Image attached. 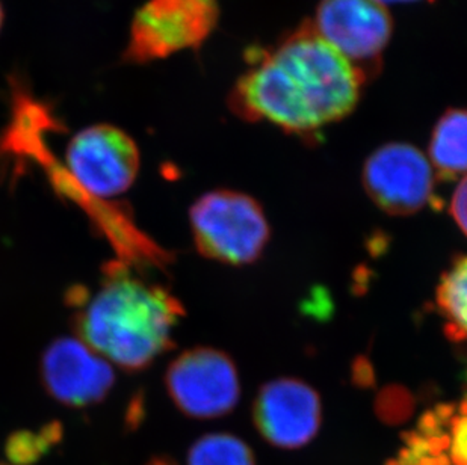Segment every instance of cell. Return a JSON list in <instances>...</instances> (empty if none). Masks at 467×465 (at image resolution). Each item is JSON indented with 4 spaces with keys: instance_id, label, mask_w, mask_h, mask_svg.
I'll return each mask as SVG.
<instances>
[{
    "instance_id": "1",
    "label": "cell",
    "mask_w": 467,
    "mask_h": 465,
    "mask_svg": "<svg viewBox=\"0 0 467 465\" xmlns=\"http://www.w3.org/2000/svg\"><path fill=\"white\" fill-rule=\"evenodd\" d=\"M247 70L227 96V106L248 123L277 126L312 140L353 114L366 80L306 20L274 45L245 52Z\"/></svg>"
},
{
    "instance_id": "2",
    "label": "cell",
    "mask_w": 467,
    "mask_h": 465,
    "mask_svg": "<svg viewBox=\"0 0 467 465\" xmlns=\"http://www.w3.org/2000/svg\"><path fill=\"white\" fill-rule=\"evenodd\" d=\"M75 333L110 365L141 372L174 345L172 334L185 315L181 301L162 285L117 266L93 294H73Z\"/></svg>"
},
{
    "instance_id": "3",
    "label": "cell",
    "mask_w": 467,
    "mask_h": 465,
    "mask_svg": "<svg viewBox=\"0 0 467 465\" xmlns=\"http://www.w3.org/2000/svg\"><path fill=\"white\" fill-rule=\"evenodd\" d=\"M190 221L200 254L221 264H253L268 243L264 211L243 192L216 189L204 193L191 207Z\"/></svg>"
},
{
    "instance_id": "4",
    "label": "cell",
    "mask_w": 467,
    "mask_h": 465,
    "mask_svg": "<svg viewBox=\"0 0 467 465\" xmlns=\"http://www.w3.org/2000/svg\"><path fill=\"white\" fill-rule=\"evenodd\" d=\"M218 22V0H147L133 16L121 61L149 66L176 53L199 52Z\"/></svg>"
},
{
    "instance_id": "5",
    "label": "cell",
    "mask_w": 467,
    "mask_h": 465,
    "mask_svg": "<svg viewBox=\"0 0 467 465\" xmlns=\"http://www.w3.org/2000/svg\"><path fill=\"white\" fill-rule=\"evenodd\" d=\"M310 22L366 82L379 75L393 34L392 16L384 5L377 0H321Z\"/></svg>"
},
{
    "instance_id": "6",
    "label": "cell",
    "mask_w": 467,
    "mask_h": 465,
    "mask_svg": "<svg viewBox=\"0 0 467 465\" xmlns=\"http://www.w3.org/2000/svg\"><path fill=\"white\" fill-rule=\"evenodd\" d=\"M67 174L94 198H115L137 181L141 154L137 142L112 124H93L71 138L66 150Z\"/></svg>"
},
{
    "instance_id": "7",
    "label": "cell",
    "mask_w": 467,
    "mask_h": 465,
    "mask_svg": "<svg viewBox=\"0 0 467 465\" xmlns=\"http://www.w3.org/2000/svg\"><path fill=\"white\" fill-rule=\"evenodd\" d=\"M165 388L179 411L200 420L229 414L241 396L236 366L213 347L182 352L168 366Z\"/></svg>"
},
{
    "instance_id": "8",
    "label": "cell",
    "mask_w": 467,
    "mask_h": 465,
    "mask_svg": "<svg viewBox=\"0 0 467 465\" xmlns=\"http://www.w3.org/2000/svg\"><path fill=\"white\" fill-rule=\"evenodd\" d=\"M363 185L379 209L392 215H411L431 200L434 170L415 145L389 142L366 159Z\"/></svg>"
},
{
    "instance_id": "9",
    "label": "cell",
    "mask_w": 467,
    "mask_h": 465,
    "mask_svg": "<svg viewBox=\"0 0 467 465\" xmlns=\"http://www.w3.org/2000/svg\"><path fill=\"white\" fill-rule=\"evenodd\" d=\"M40 379L57 404L88 408L103 402L114 388L115 370L78 336H62L46 346Z\"/></svg>"
},
{
    "instance_id": "10",
    "label": "cell",
    "mask_w": 467,
    "mask_h": 465,
    "mask_svg": "<svg viewBox=\"0 0 467 465\" xmlns=\"http://www.w3.org/2000/svg\"><path fill=\"white\" fill-rule=\"evenodd\" d=\"M253 418L260 435L275 448H303L321 428V399L306 382L275 379L260 388Z\"/></svg>"
},
{
    "instance_id": "11",
    "label": "cell",
    "mask_w": 467,
    "mask_h": 465,
    "mask_svg": "<svg viewBox=\"0 0 467 465\" xmlns=\"http://www.w3.org/2000/svg\"><path fill=\"white\" fill-rule=\"evenodd\" d=\"M401 460V465H467V398L425 414Z\"/></svg>"
},
{
    "instance_id": "12",
    "label": "cell",
    "mask_w": 467,
    "mask_h": 465,
    "mask_svg": "<svg viewBox=\"0 0 467 465\" xmlns=\"http://www.w3.org/2000/svg\"><path fill=\"white\" fill-rule=\"evenodd\" d=\"M432 170L445 181L467 177V109L451 108L437 119L430 140Z\"/></svg>"
},
{
    "instance_id": "13",
    "label": "cell",
    "mask_w": 467,
    "mask_h": 465,
    "mask_svg": "<svg viewBox=\"0 0 467 465\" xmlns=\"http://www.w3.org/2000/svg\"><path fill=\"white\" fill-rule=\"evenodd\" d=\"M437 308L452 340H467V255L455 260L437 287Z\"/></svg>"
},
{
    "instance_id": "14",
    "label": "cell",
    "mask_w": 467,
    "mask_h": 465,
    "mask_svg": "<svg viewBox=\"0 0 467 465\" xmlns=\"http://www.w3.org/2000/svg\"><path fill=\"white\" fill-rule=\"evenodd\" d=\"M188 465H256L252 449L230 434H208L197 439L188 453Z\"/></svg>"
},
{
    "instance_id": "15",
    "label": "cell",
    "mask_w": 467,
    "mask_h": 465,
    "mask_svg": "<svg viewBox=\"0 0 467 465\" xmlns=\"http://www.w3.org/2000/svg\"><path fill=\"white\" fill-rule=\"evenodd\" d=\"M451 212H452L455 222L460 225V229L467 234V177H464L455 191Z\"/></svg>"
},
{
    "instance_id": "16",
    "label": "cell",
    "mask_w": 467,
    "mask_h": 465,
    "mask_svg": "<svg viewBox=\"0 0 467 465\" xmlns=\"http://www.w3.org/2000/svg\"><path fill=\"white\" fill-rule=\"evenodd\" d=\"M379 4L384 5H397V4H419V2H432V0H377Z\"/></svg>"
},
{
    "instance_id": "17",
    "label": "cell",
    "mask_w": 467,
    "mask_h": 465,
    "mask_svg": "<svg viewBox=\"0 0 467 465\" xmlns=\"http://www.w3.org/2000/svg\"><path fill=\"white\" fill-rule=\"evenodd\" d=\"M4 18H5L4 6H2V2H0V29H2V26H4Z\"/></svg>"
}]
</instances>
